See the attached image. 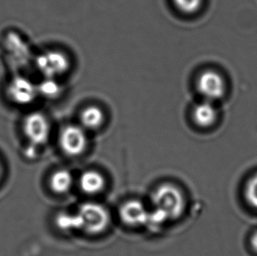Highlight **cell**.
<instances>
[{"instance_id":"cell-1","label":"cell","mask_w":257,"mask_h":256,"mask_svg":"<svg viewBox=\"0 0 257 256\" xmlns=\"http://www.w3.org/2000/svg\"><path fill=\"white\" fill-rule=\"evenodd\" d=\"M151 201L154 207L164 212L169 219L179 218L185 209V199L179 188L171 184H163L153 191Z\"/></svg>"},{"instance_id":"cell-2","label":"cell","mask_w":257,"mask_h":256,"mask_svg":"<svg viewBox=\"0 0 257 256\" xmlns=\"http://www.w3.org/2000/svg\"><path fill=\"white\" fill-rule=\"evenodd\" d=\"M77 213L80 218L81 230L90 234L104 232L111 222V216L107 209L97 203H84Z\"/></svg>"},{"instance_id":"cell-3","label":"cell","mask_w":257,"mask_h":256,"mask_svg":"<svg viewBox=\"0 0 257 256\" xmlns=\"http://www.w3.org/2000/svg\"><path fill=\"white\" fill-rule=\"evenodd\" d=\"M87 143L86 132L82 125H67L60 134V147L68 156H80L85 151Z\"/></svg>"},{"instance_id":"cell-4","label":"cell","mask_w":257,"mask_h":256,"mask_svg":"<svg viewBox=\"0 0 257 256\" xmlns=\"http://www.w3.org/2000/svg\"><path fill=\"white\" fill-rule=\"evenodd\" d=\"M36 66L46 78H56L66 72L70 67V61L63 53L48 51L37 57Z\"/></svg>"},{"instance_id":"cell-5","label":"cell","mask_w":257,"mask_h":256,"mask_svg":"<svg viewBox=\"0 0 257 256\" xmlns=\"http://www.w3.org/2000/svg\"><path fill=\"white\" fill-rule=\"evenodd\" d=\"M23 129L26 136L33 145L45 144L49 140L50 125L44 115L33 112L25 118Z\"/></svg>"},{"instance_id":"cell-6","label":"cell","mask_w":257,"mask_h":256,"mask_svg":"<svg viewBox=\"0 0 257 256\" xmlns=\"http://www.w3.org/2000/svg\"><path fill=\"white\" fill-rule=\"evenodd\" d=\"M197 86L199 93L206 100L219 99L226 91V84L222 76L213 70H206L198 76Z\"/></svg>"},{"instance_id":"cell-7","label":"cell","mask_w":257,"mask_h":256,"mask_svg":"<svg viewBox=\"0 0 257 256\" xmlns=\"http://www.w3.org/2000/svg\"><path fill=\"white\" fill-rule=\"evenodd\" d=\"M11 100L20 105L31 104L38 95L37 85L24 76H16L11 81L7 88Z\"/></svg>"},{"instance_id":"cell-8","label":"cell","mask_w":257,"mask_h":256,"mask_svg":"<svg viewBox=\"0 0 257 256\" xmlns=\"http://www.w3.org/2000/svg\"><path fill=\"white\" fill-rule=\"evenodd\" d=\"M149 211L144 204L138 200H130L122 204L118 215L121 221L130 226L145 225Z\"/></svg>"},{"instance_id":"cell-9","label":"cell","mask_w":257,"mask_h":256,"mask_svg":"<svg viewBox=\"0 0 257 256\" xmlns=\"http://www.w3.org/2000/svg\"><path fill=\"white\" fill-rule=\"evenodd\" d=\"M217 110L212 101L205 100L195 105L192 117L195 123L201 127H209L215 123Z\"/></svg>"},{"instance_id":"cell-10","label":"cell","mask_w":257,"mask_h":256,"mask_svg":"<svg viewBox=\"0 0 257 256\" xmlns=\"http://www.w3.org/2000/svg\"><path fill=\"white\" fill-rule=\"evenodd\" d=\"M79 185L84 193L95 195L104 189L105 180L104 177L96 170H86L80 176Z\"/></svg>"},{"instance_id":"cell-11","label":"cell","mask_w":257,"mask_h":256,"mask_svg":"<svg viewBox=\"0 0 257 256\" xmlns=\"http://www.w3.org/2000/svg\"><path fill=\"white\" fill-rule=\"evenodd\" d=\"M104 120V115L100 108L90 105L82 111L80 116L81 125L84 129L94 130L100 127Z\"/></svg>"},{"instance_id":"cell-12","label":"cell","mask_w":257,"mask_h":256,"mask_svg":"<svg viewBox=\"0 0 257 256\" xmlns=\"http://www.w3.org/2000/svg\"><path fill=\"white\" fill-rule=\"evenodd\" d=\"M73 185V176L70 171L60 170L53 174L50 178V187L56 193L64 194Z\"/></svg>"},{"instance_id":"cell-13","label":"cell","mask_w":257,"mask_h":256,"mask_svg":"<svg viewBox=\"0 0 257 256\" xmlns=\"http://www.w3.org/2000/svg\"><path fill=\"white\" fill-rule=\"evenodd\" d=\"M56 225L63 231H75L81 229L80 218L77 213H61L56 218Z\"/></svg>"},{"instance_id":"cell-14","label":"cell","mask_w":257,"mask_h":256,"mask_svg":"<svg viewBox=\"0 0 257 256\" xmlns=\"http://www.w3.org/2000/svg\"><path fill=\"white\" fill-rule=\"evenodd\" d=\"M38 94H41L48 98H54L60 93L61 87L55 78H46L44 81L37 85Z\"/></svg>"},{"instance_id":"cell-15","label":"cell","mask_w":257,"mask_h":256,"mask_svg":"<svg viewBox=\"0 0 257 256\" xmlns=\"http://www.w3.org/2000/svg\"><path fill=\"white\" fill-rule=\"evenodd\" d=\"M178 10L185 14H194L201 8L203 0H173Z\"/></svg>"},{"instance_id":"cell-16","label":"cell","mask_w":257,"mask_h":256,"mask_svg":"<svg viewBox=\"0 0 257 256\" xmlns=\"http://www.w3.org/2000/svg\"><path fill=\"white\" fill-rule=\"evenodd\" d=\"M245 197L248 204L257 209V175L252 177L246 185Z\"/></svg>"},{"instance_id":"cell-17","label":"cell","mask_w":257,"mask_h":256,"mask_svg":"<svg viewBox=\"0 0 257 256\" xmlns=\"http://www.w3.org/2000/svg\"><path fill=\"white\" fill-rule=\"evenodd\" d=\"M251 246L255 251H257V232H254V234L251 237Z\"/></svg>"},{"instance_id":"cell-18","label":"cell","mask_w":257,"mask_h":256,"mask_svg":"<svg viewBox=\"0 0 257 256\" xmlns=\"http://www.w3.org/2000/svg\"><path fill=\"white\" fill-rule=\"evenodd\" d=\"M0 177H1V164H0Z\"/></svg>"}]
</instances>
